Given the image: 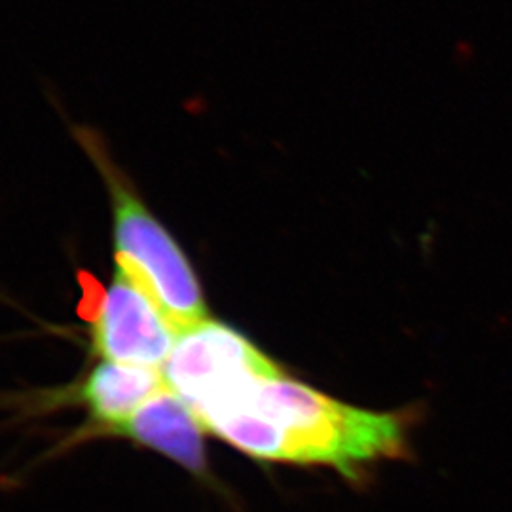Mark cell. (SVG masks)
<instances>
[{"instance_id":"1","label":"cell","mask_w":512,"mask_h":512,"mask_svg":"<svg viewBox=\"0 0 512 512\" xmlns=\"http://www.w3.org/2000/svg\"><path fill=\"white\" fill-rule=\"evenodd\" d=\"M194 414L205 433L256 461L329 467L348 478L406 448L397 414L338 401L281 366L239 380Z\"/></svg>"},{"instance_id":"2","label":"cell","mask_w":512,"mask_h":512,"mask_svg":"<svg viewBox=\"0 0 512 512\" xmlns=\"http://www.w3.org/2000/svg\"><path fill=\"white\" fill-rule=\"evenodd\" d=\"M90 148L109 184L114 215L116 268H120L154 300L165 319L179 334L211 319L200 279L181 245L148 211L120 169L101 152L95 141Z\"/></svg>"},{"instance_id":"3","label":"cell","mask_w":512,"mask_h":512,"mask_svg":"<svg viewBox=\"0 0 512 512\" xmlns=\"http://www.w3.org/2000/svg\"><path fill=\"white\" fill-rule=\"evenodd\" d=\"M277 366L239 330L207 319L179 334L162 374L167 387L194 412L245 376Z\"/></svg>"},{"instance_id":"4","label":"cell","mask_w":512,"mask_h":512,"mask_svg":"<svg viewBox=\"0 0 512 512\" xmlns=\"http://www.w3.org/2000/svg\"><path fill=\"white\" fill-rule=\"evenodd\" d=\"M179 332L126 272L116 268L112 285L92 313L93 351L107 361L162 370Z\"/></svg>"},{"instance_id":"5","label":"cell","mask_w":512,"mask_h":512,"mask_svg":"<svg viewBox=\"0 0 512 512\" xmlns=\"http://www.w3.org/2000/svg\"><path fill=\"white\" fill-rule=\"evenodd\" d=\"M114 435L162 454L190 475L211 482L202 423L169 387L143 404Z\"/></svg>"},{"instance_id":"6","label":"cell","mask_w":512,"mask_h":512,"mask_svg":"<svg viewBox=\"0 0 512 512\" xmlns=\"http://www.w3.org/2000/svg\"><path fill=\"white\" fill-rule=\"evenodd\" d=\"M165 387L164 374L158 368L105 361L82 380L76 389V399L88 408L95 421L93 433L114 435Z\"/></svg>"}]
</instances>
